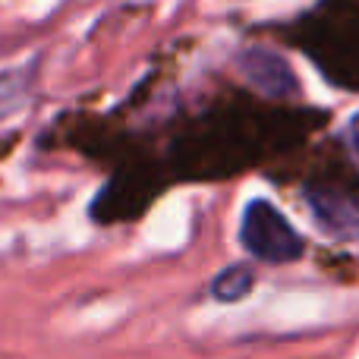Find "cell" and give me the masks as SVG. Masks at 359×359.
Returning a JSON list of instances; mask_svg holds the SVG:
<instances>
[{
    "mask_svg": "<svg viewBox=\"0 0 359 359\" xmlns=\"http://www.w3.org/2000/svg\"><path fill=\"white\" fill-rule=\"evenodd\" d=\"M240 240L252 259L268 262V265H287L303 255V236L265 198L246 205L240 221Z\"/></svg>",
    "mask_w": 359,
    "mask_h": 359,
    "instance_id": "obj_1",
    "label": "cell"
},
{
    "mask_svg": "<svg viewBox=\"0 0 359 359\" xmlns=\"http://www.w3.org/2000/svg\"><path fill=\"white\" fill-rule=\"evenodd\" d=\"M306 205L331 240H359V198H353L350 192L334 189V186H306Z\"/></svg>",
    "mask_w": 359,
    "mask_h": 359,
    "instance_id": "obj_2",
    "label": "cell"
},
{
    "mask_svg": "<svg viewBox=\"0 0 359 359\" xmlns=\"http://www.w3.org/2000/svg\"><path fill=\"white\" fill-rule=\"evenodd\" d=\"M240 69L262 95L268 98H287L297 92V76H293L290 63L284 57H278L274 50L265 48H249L240 57Z\"/></svg>",
    "mask_w": 359,
    "mask_h": 359,
    "instance_id": "obj_3",
    "label": "cell"
},
{
    "mask_svg": "<svg viewBox=\"0 0 359 359\" xmlns=\"http://www.w3.org/2000/svg\"><path fill=\"white\" fill-rule=\"evenodd\" d=\"M255 284V271L249 265H230L211 280V297L221 303H236L243 299Z\"/></svg>",
    "mask_w": 359,
    "mask_h": 359,
    "instance_id": "obj_4",
    "label": "cell"
},
{
    "mask_svg": "<svg viewBox=\"0 0 359 359\" xmlns=\"http://www.w3.org/2000/svg\"><path fill=\"white\" fill-rule=\"evenodd\" d=\"M25 98V76L22 73H13L0 79V117L13 114Z\"/></svg>",
    "mask_w": 359,
    "mask_h": 359,
    "instance_id": "obj_5",
    "label": "cell"
},
{
    "mask_svg": "<svg viewBox=\"0 0 359 359\" xmlns=\"http://www.w3.org/2000/svg\"><path fill=\"white\" fill-rule=\"evenodd\" d=\"M347 151H350V158H353V164L359 168V114L347 123Z\"/></svg>",
    "mask_w": 359,
    "mask_h": 359,
    "instance_id": "obj_6",
    "label": "cell"
}]
</instances>
